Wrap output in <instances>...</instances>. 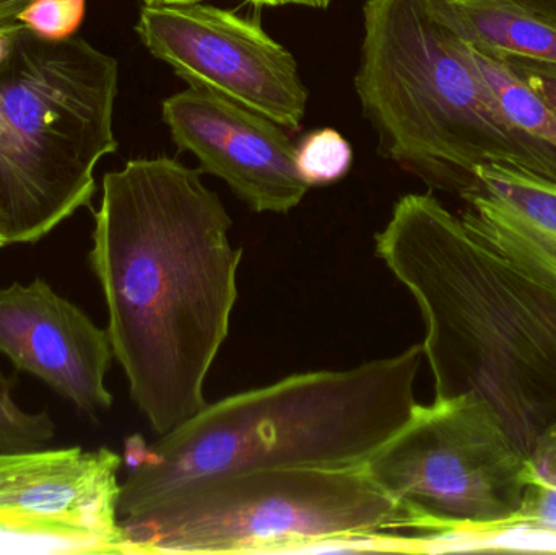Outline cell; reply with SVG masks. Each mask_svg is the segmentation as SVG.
<instances>
[{"label": "cell", "mask_w": 556, "mask_h": 555, "mask_svg": "<svg viewBox=\"0 0 556 555\" xmlns=\"http://www.w3.org/2000/svg\"><path fill=\"white\" fill-rule=\"evenodd\" d=\"M199 169L169 156L106 173L91 270L103 290L114 358L153 432L207 406L208 371L227 341L243 250Z\"/></svg>", "instance_id": "1"}, {"label": "cell", "mask_w": 556, "mask_h": 555, "mask_svg": "<svg viewBox=\"0 0 556 555\" xmlns=\"http://www.w3.org/2000/svg\"><path fill=\"white\" fill-rule=\"evenodd\" d=\"M376 254L421 316L434 400L485 401L526 456L556 426V276L433 194L399 199Z\"/></svg>", "instance_id": "2"}, {"label": "cell", "mask_w": 556, "mask_h": 555, "mask_svg": "<svg viewBox=\"0 0 556 555\" xmlns=\"http://www.w3.org/2000/svg\"><path fill=\"white\" fill-rule=\"evenodd\" d=\"M424 345L349 370L291 375L202 407L152 445L132 440L119 520L205 476L273 468L365 469L414 417Z\"/></svg>", "instance_id": "3"}, {"label": "cell", "mask_w": 556, "mask_h": 555, "mask_svg": "<svg viewBox=\"0 0 556 555\" xmlns=\"http://www.w3.org/2000/svg\"><path fill=\"white\" fill-rule=\"evenodd\" d=\"M355 88L381 152L431 188L460 195L503 165L556 185V155L513 126L469 46L425 0H366Z\"/></svg>", "instance_id": "4"}, {"label": "cell", "mask_w": 556, "mask_h": 555, "mask_svg": "<svg viewBox=\"0 0 556 555\" xmlns=\"http://www.w3.org/2000/svg\"><path fill=\"white\" fill-rule=\"evenodd\" d=\"M117 61L80 36L0 26V234L35 243L93 198L116 152Z\"/></svg>", "instance_id": "5"}, {"label": "cell", "mask_w": 556, "mask_h": 555, "mask_svg": "<svg viewBox=\"0 0 556 555\" xmlns=\"http://www.w3.org/2000/svg\"><path fill=\"white\" fill-rule=\"evenodd\" d=\"M127 554L412 550L414 530L365 469L273 468L191 479L119 520Z\"/></svg>", "instance_id": "6"}, {"label": "cell", "mask_w": 556, "mask_h": 555, "mask_svg": "<svg viewBox=\"0 0 556 555\" xmlns=\"http://www.w3.org/2000/svg\"><path fill=\"white\" fill-rule=\"evenodd\" d=\"M365 471L404 512L418 551L509 530L532 481L528 456L473 394L418 404Z\"/></svg>", "instance_id": "7"}, {"label": "cell", "mask_w": 556, "mask_h": 555, "mask_svg": "<svg viewBox=\"0 0 556 555\" xmlns=\"http://www.w3.org/2000/svg\"><path fill=\"white\" fill-rule=\"evenodd\" d=\"M137 35L189 87L300 129L307 90L293 54L257 20L208 3H146Z\"/></svg>", "instance_id": "8"}, {"label": "cell", "mask_w": 556, "mask_h": 555, "mask_svg": "<svg viewBox=\"0 0 556 555\" xmlns=\"http://www.w3.org/2000/svg\"><path fill=\"white\" fill-rule=\"evenodd\" d=\"M121 466L108 449L0 453V554H127Z\"/></svg>", "instance_id": "9"}, {"label": "cell", "mask_w": 556, "mask_h": 555, "mask_svg": "<svg viewBox=\"0 0 556 555\" xmlns=\"http://www.w3.org/2000/svg\"><path fill=\"white\" fill-rule=\"evenodd\" d=\"M179 150L202 172L217 176L257 214H287L309 186L296 168V146L287 129L264 114L204 88L189 87L162 104Z\"/></svg>", "instance_id": "10"}, {"label": "cell", "mask_w": 556, "mask_h": 555, "mask_svg": "<svg viewBox=\"0 0 556 555\" xmlns=\"http://www.w3.org/2000/svg\"><path fill=\"white\" fill-rule=\"evenodd\" d=\"M0 354L85 414L113 406L106 374L114 358L108 329L46 280L0 289Z\"/></svg>", "instance_id": "11"}, {"label": "cell", "mask_w": 556, "mask_h": 555, "mask_svg": "<svg viewBox=\"0 0 556 555\" xmlns=\"http://www.w3.org/2000/svg\"><path fill=\"white\" fill-rule=\"evenodd\" d=\"M463 212L509 253L556 276V185L503 165L477 168Z\"/></svg>", "instance_id": "12"}, {"label": "cell", "mask_w": 556, "mask_h": 555, "mask_svg": "<svg viewBox=\"0 0 556 555\" xmlns=\"http://www.w3.org/2000/svg\"><path fill=\"white\" fill-rule=\"evenodd\" d=\"M457 38L500 59L556 64V23L516 0H425Z\"/></svg>", "instance_id": "13"}, {"label": "cell", "mask_w": 556, "mask_h": 555, "mask_svg": "<svg viewBox=\"0 0 556 555\" xmlns=\"http://www.w3.org/2000/svg\"><path fill=\"white\" fill-rule=\"evenodd\" d=\"M467 45V42H466ZM469 46V45H467ZM477 67L492 87L503 113L513 126L556 155V111L534 88L529 87L505 59L469 46Z\"/></svg>", "instance_id": "14"}, {"label": "cell", "mask_w": 556, "mask_h": 555, "mask_svg": "<svg viewBox=\"0 0 556 555\" xmlns=\"http://www.w3.org/2000/svg\"><path fill=\"white\" fill-rule=\"evenodd\" d=\"M532 481L513 528L556 537V426L548 429L529 455Z\"/></svg>", "instance_id": "15"}, {"label": "cell", "mask_w": 556, "mask_h": 555, "mask_svg": "<svg viewBox=\"0 0 556 555\" xmlns=\"http://www.w3.org/2000/svg\"><path fill=\"white\" fill-rule=\"evenodd\" d=\"M352 162V146L332 127L306 134L296 146L298 173L309 188L339 181L349 173Z\"/></svg>", "instance_id": "16"}, {"label": "cell", "mask_w": 556, "mask_h": 555, "mask_svg": "<svg viewBox=\"0 0 556 555\" xmlns=\"http://www.w3.org/2000/svg\"><path fill=\"white\" fill-rule=\"evenodd\" d=\"M54 437L51 416L22 409L13 398L12 381L0 374V453L42 449Z\"/></svg>", "instance_id": "17"}, {"label": "cell", "mask_w": 556, "mask_h": 555, "mask_svg": "<svg viewBox=\"0 0 556 555\" xmlns=\"http://www.w3.org/2000/svg\"><path fill=\"white\" fill-rule=\"evenodd\" d=\"M87 0H33L16 22L45 38L74 36L85 15Z\"/></svg>", "instance_id": "18"}, {"label": "cell", "mask_w": 556, "mask_h": 555, "mask_svg": "<svg viewBox=\"0 0 556 555\" xmlns=\"http://www.w3.org/2000/svg\"><path fill=\"white\" fill-rule=\"evenodd\" d=\"M505 61L556 111V64L528 61V59H505Z\"/></svg>", "instance_id": "19"}, {"label": "cell", "mask_w": 556, "mask_h": 555, "mask_svg": "<svg viewBox=\"0 0 556 555\" xmlns=\"http://www.w3.org/2000/svg\"><path fill=\"white\" fill-rule=\"evenodd\" d=\"M33 0H0V26L16 23L20 13Z\"/></svg>", "instance_id": "20"}, {"label": "cell", "mask_w": 556, "mask_h": 555, "mask_svg": "<svg viewBox=\"0 0 556 555\" xmlns=\"http://www.w3.org/2000/svg\"><path fill=\"white\" fill-rule=\"evenodd\" d=\"M516 2L529 7V9L534 10L539 15L556 23V0H516Z\"/></svg>", "instance_id": "21"}, {"label": "cell", "mask_w": 556, "mask_h": 555, "mask_svg": "<svg viewBox=\"0 0 556 555\" xmlns=\"http://www.w3.org/2000/svg\"><path fill=\"white\" fill-rule=\"evenodd\" d=\"M293 5L311 7V9H326L330 5V0H288Z\"/></svg>", "instance_id": "22"}, {"label": "cell", "mask_w": 556, "mask_h": 555, "mask_svg": "<svg viewBox=\"0 0 556 555\" xmlns=\"http://www.w3.org/2000/svg\"><path fill=\"white\" fill-rule=\"evenodd\" d=\"M248 2L256 3V5L280 7L287 5L288 0H248Z\"/></svg>", "instance_id": "23"}, {"label": "cell", "mask_w": 556, "mask_h": 555, "mask_svg": "<svg viewBox=\"0 0 556 555\" xmlns=\"http://www.w3.org/2000/svg\"><path fill=\"white\" fill-rule=\"evenodd\" d=\"M146 3H192L204 2V0H143Z\"/></svg>", "instance_id": "24"}, {"label": "cell", "mask_w": 556, "mask_h": 555, "mask_svg": "<svg viewBox=\"0 0 556 555\" xmlns=\"http://www.w3.org/2000/svg\"><path fill=\"white\" fill-rule=\"evenodd\" d=\"M7 247L5 240H3L2 234H0V248Z\"/></svg>", "instance_id": "25"}]
</instances>
